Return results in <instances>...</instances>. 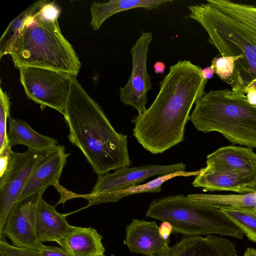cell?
<instances>
[{
	"mask_svg": "<svg viewBox=\"0 0 256 256\" xmlns=\"http://www.w3.org/2000/svg\"><path fill=\"white\" fill-rule=\"evenodd\" d=\"M20 82L27 97L40 105L52 108L63 116L74 74L33 66L19 68Z\"/></svg>",
	"mask_w": 256,
	"mask_h": 256,
	"instance_id": "52a82bcc",
	"label": "cell"
},
{
	"mask_svg": "<svg viewBox=\"0 0 256 256\" xmlns=\"http://www.w3.org/2000/svg\"><path fill=\"white\" fill-rule=\"evenodd\" d=\"M8 120L7 138L10 147L22 144L28 149L44 152L54 150L58 146L56 139L38 133L26 122L10 117Z\"/></svg>",
	"mask_w": 256,
	"mask_h": 256,
	"instance_id": "d6986e66",
	"label": "cell"
},
{
	"mask_svg": "<svg viewBox=\"0 0 256 256\" xmlns=\"http://www.w3.org/2000/svg\"><path fill=\"white\" fill-rule=\"evenodd\" d=\"M0 152L7 147L8 144L6 131L7 120L10 117V102L8 94L0 88Z\"/></svg>",
	"mask_w": 256,
	"mask_h": 256,
	"instance_id": "4316f807",
	"label": "cell"
},
{
	"mask_svg": "<svg viewBox=\"0 0 256 256\" xmlns=\"http://www.w3.org/2000/svg\"><path fill=\"white\" fill-rule=\"evenodd\" d=\"M52 150L12 152L6 169L0 176V232L30 176Z\"/></svg>",
	"mask_w": 256,
	"mask_h": 256,
	"instance_id": "ba28073f",
	"label": "cell"
},
{
	"mask_svg": "<svg viewBox=\"0 0 256 256\" xmlns=\"http://www.w3.org/2000/svg\"><path fill=\"white\" fill-rule=\"evenodd\" d=\"M64 116L69 140L82 151L98 176L131 164L127 135L114 130L100 106L75 75Z\"/></svg>",
	"mask_w": 256,
	"mask_h": 256,
	"instance_id": "7a4b0ae2",
	"label": "cell"
},
{
	"mask_svg": "<svg viewBox=\"0 0 256 256\" xmlns=\"http://www.w3.org/2000/svg\"><path fill=\"white\" fill-rule=\"evenodd\" d=\"M192 185L194 188H202L208 191H232L241 194L254 192L248 186L242 177L208 165L200 169V172L196 176Z\"/></svg>",
	"mask_w": 256,
	"mask_h": 256,
	"instance_id": "ac0fdd59",
	"label": "cell"
},
{
	"mask_svg": "<svg viewBox=\"0 0 256 256\" xmlns=\"http://www.w3.org/2000/svg\"><path fill=\"white\" fill-rule=\"evenodd\" d=\"M200 172V170L193 172L181 170L160 176L144 184L130 186L89 198L87 200L88 202V204L83 208L102 203L116 202L122 198L130 195L144 192H160L161 191L162 184L169 180L177 176H196Z\"/></svg>",
	"mask_w": 256,
	"mask_h": 256,
	"instance_id": "ffe728a7",
	"label": "cell"
},
{
	"mask_svg": "<svg viewBox=\"0 0 256 256\" xmlns=\"http://www.w3.org/2000/svg\"><path fill=\"white\" fill-rule=\"evenodd\" d=\"M102 256H105V255L104 254V255ZM110 256H114V254H112V255H110Z\"/></svg>",
	"mask_w": 256,
	"mask_h": 256,
	"instance_id": "836d02e7",
	"label": "cell"
},
{
	"mask_svg": "<svg viewBox=\"0 0 256 256\" xmlns=\"http://www.w3.org/2000/svg\"><path fill=\"white\" fill-rule=\"evenodd\" d=\"M0 256H42L39 252L10 244L4 236H0Z\"/></svg>",
	"mask_w": 256,
	"mask_h": 256,
	"instance_id": "83f0119b",
	"label": "cell"
},
{
	"mask_svg": "<svg viewBox=\"0 0 256 256\" xmlns=\"http://www.w3.org/2000/svg\"><path fill=\"white\" fill-rule=\"evenodd\" d=\"M166 68V64L160 61H158L154 64V70L155 74H164Z\"/></svg>",
	"mask_w": 256,
	"mask_h": 256,
	"instance_id": "d6a6232c",
	"label": "cell"
},
{
	"mask_svg": "<svg viewBox=\"0 0 256 256\" xmlns=\"http://www.w3.org/2000/svg\"><path fill=\"white\" fill-rule=\"evenodd\" d=\"M242 58L241 54L233 56L216 57L212 60L210 66L221 80L232 86L235 62Z\"/></svg>",
	"mask_w": 256,
	"mask_h": 256,
	"instance_id": "484cf974",
	"label": "cell"
},
{
	"mask_svg": "<svg viewBox=\"0 0 256 256\" xmlns=\"http://www.w3.org/2000/svg\"><path fill=\"white\" fill-rule=\"evenodd\" d=\"M207 2L229 16L256 29V6L228 0H207Z\"/></svg>",
	"mask_w": 256,
	"mask_h": 256,
	"instance_id": "cb8c5ba5",
	"label": "cell"
},
{
	"mask_svg": "<svg viewBox=\"0 0 256 256\" xmlns=\"http://www.w3.org/2000/svg\"><path fill=\"white\" fill-rule=\"evenodd\" d=\"M70 154L66 152L64 146L58 145L36 168L17 201L50 186H54L60 194L58 204L69 200L71 192L62 187L59 181Z\"/></svg>",
	"mask_w": 256,
	"mask_h": 256,
	"instance_id": "7c38bea8",
	"label": "cell"
},
{
	"mask_svg": "<svg viewBox=\"0 0 256 256\" xmlns=\"http://www.w3.org/2000/svg\"><path fill=\"white\" fill-rule=\"evenodd\" d=\"M68 214L58 212L55 208L42 198L40 200L36 210V232L40 243L56 242L57 243L70 233L74 226L67 222Z\"/></svg>",
	"mask_w": 256,
	"mask_h": 256,
	"instance_id": "2e32d148",
	"label": "cell"
},
{
	"mask_svg": "<svg viewBox=\"0 0 256 256\" xmlns=\"http://www.w3.org/2000/svg\"><path fill=\"white\" fill-rule=\"evenodd\" d=\"M152 34L144 32L132 46V70L126 85L120 88V100L126 105L134 107L138 112L146 110L147 94L152 88L151 78L147 71L148 46Z\"/></svg>",
	"mask_w": 256,
	"mask_h": 256,
	"instance_id": "30bf717a",
	"label": "cell"
},
{
	"mask_svg": "<svg viewBox=\"0 0 256 256\" xmlns=\"http://www.w3.org/2000/svg\"><path fill=\"white\" fill-rule=\"evenodd\" d=\"M42 256H71L63 248L44 245L39 251Z\"/></svg>",
	"mask_w": 256,
	"mask_h": 256,
	"instance_id": "f1b7e54d",
	"label": "cell"
},
{
	"mask_svg": "<svg viewBox=\"0 0 256 256\" xmlns=\"http://www.w3.org/2000/svg\"><path fill=\"white\" fill-rule=\"evenodd\" d=\"M60 12L55 1L46 0L26 22L17 50L10 54L16 68L38 67L78 75L81 62L61 31Z\"/></svg>",
	"mask_w": 256,
	"mask_h": 256,
	"instance_id": "3957f363",
	"label": "cell"
},
{
	"mask_svg": "<svg viewBox=\"0 0 256 256\" xmlns=\"http://www.w3.org/2000/svg\"><path fill=\"white\" fill-rule=\"evenodd\" d=\"M201 70L186 60L170 66L150 107L132 120V135L146 150L162 154L183 142L190 110L205 94Z\"/></svg>",
	"mask_w": 256,
	"mask_h": 256,
	"instance_id": "6da1fadb",
	"label": "cell"
},
{
	"mask_svg": "<svg viewBox=\"0 0 256 256\" xmlns=\"http://www.w3.org/2000/svg\"><path fill=\"white\" fill-rule=\"evenodd\" d=\"M188 196L204 202L220 210H256V191L238 194H190Z\"/></svg>",
	"mask_w": 256,
	"mask_h": 256,
	"instance_id": "603a6c76",
	"label": "cell"
},
{
	"mask_svg": "<svg viewBox=\"0 0 256 256\" xmlns=\"http://www.w3.org/2000/svg\"><path fill=\"white\" fill-rule=\"evenodd\" d=\"M146 216L169 222L174 232L186 236L218 234L242 239L244 234L221 210L183 194L156 199Z\"/></svg>",
	"mask_w": 256,
	"mask_h": 256,
	"instance_id": "8992f818",
	"label": "cell"
},
{
	"mask_svg": "<svg viewBox=\"0 0 256 256\" xmlns=\"http://www.w3.org/2000/svg\"><path fill=\"white\" fill-rule=\"evenodd\" d=\"M244 94L246 95L248 102L256 106V80H253L246 87Z\"/></svg>",
	"mask_w": 256,
	"mask_h": 256,
	"instance_id": "f546056e",
	"label": "cell"
},
{
	"mask_svg": "<svg viewBox=\"0 0 256 256\" xmlns=\"http://www.w3.org/2000/svg\"><path fill=\"white\" fill-rule=\"evenodd\" d=\"M46 188L19 201L12 207L0 236L8 237L14 246L39 252L44 244L38 242L36 232L37 208Z\"/></svg>",
	"mask_w": 256,
	"mask_h": 256,
	"instance_id": "9c48e42d",
	"label": "cell"
},
{
	"mask_svg": "<svg viewBox=\"0 0 256 256\" xmlns=\"http://www.w3.org/2000/svg\"><path fill=\"white\" fill-rule=\"evenodd\" d=\"M102 240L94 228L74 226L58 244L71 256H102L106 251Z\"/></svg>",
	"mask_w": 256,
	"mask_h": 256,
	"instance_id": "e0dca14e",
	"label": "cell"
},
{
	"mask_svg": "<svg viewBox=\"0 0 256 256\" xmlns=\"http://www.w3.org/2000/svg\"><path fill=\"white\" fill-rule=\"evenodd\" d=\"M221 210L241 228L250 240L256 242V210L228 208Z\"/></svg>",
	"mask_w": 256,
	"mask_h": 256,
	"instance_id": "d4e9b609",
	"label": "cell"
},
{
	"mask_svg": "<svg viewBox=\"0 0 256 256\" xmlns=\"http://www.w3.org/2000/svg\"><path fill=\"white\" fill-rule=\"evenodd\" d=\"M214 73V71L211 66L206 67L201 70L202 75L206 80L212 78Z\"/></svg>",
	"mask_w": 256,
	"mask_h": 256,
	"instance_id": "1f68e13d",
	"label": "cell"
},
{
	"mask_svg": "<svg viewBox=\"0 0 256 256\" xmlns=\"http://www.w3.org/2000/svg\"><path fill=\"white\" fill-rule=\"evenodd\" d=\"M126 232L124 243L132 252L151 256L164 253L170 248V241L160 236L155 221L134 218L126 226Z\"/></svg>",
	"mask_w": 256,
	"mask_h": 256,
	"instance_id": "9a60e30c",
	"label": "cell"
},
{
	"mask_svg": "<svg viewBox=\"0 0 256 256\" xmlns=\"http://www.w3.org/2000/svg\"><path fill=\"white\" fill-rule=\"evenodd\" d=\"M206 165L242 177L256 191V154L250 148L229 146L208 154Z\"/></svg>",
	"mask_w": 256,
	"mask_h": 256,
	"instance_id": "4fadbf2b",
	"label": "cell"
},
{
	"mask_svg": "<svg viewBox=\"0 0 256 256\" xmlns=\"http://www.w3.org/2000/svg\"><path fill=\"white\" fill-rule=\"evenodd\" d=\"M189 120L198 131L217 132L233 144L256 148V106L244 94L210 90L196 102Z\"/></svg>",
	"mask_w": 256,
	"mask_h": 256,
	"instance_id": "5b68a950",
	"label": "cell"
},
{
	"mask_svg": "<svg viewBox=\"0 0 256 256\" xmlns=\"http://www.w3.org/2000/svg\"><path fill=\"white\" fill-rule=\"evenodd\" d=\"M186 16L194 20L206 30L208 42L222 56L242 58L235 62L232 90L244 94L253 80H256V29L219 11L208 2L188 6Z\"/></svg>",
	"mask_w": 256,
	"mask_h": 256,
	"instance_id": "277c9868",
	"label": "cell"
},
{
	"mask_svg": "<svg viewBox=\"0 0 256 256\" xmlns=\"http://www.w3.org/2000/svg\"><path fill=\"white\" fill-rule=\"evenodd\" d=\"M172 231V226L169 222H162L159 226L160 234L165 240L170 241V236Z\"/></svg>",
	"mask_w": 256,
	"mask_h": 256,
	"instance_id": "4dcf8cb0",
	"label": "cell"
},
{
	"mask_svg": "<svg viewBox=\"0 0 256 256\" xmlns=\"http://www.w3.org/2000/svg\"><path fill=\"white\" fill-rule=\"evenodd\" d=\"M172 0H111L107 2H94L90 6V25L94 30H98L110 16L122 11L141 8L148 10Z\"/></svg>",
	"mask_w": 256,
	"mask_h": 256,
	"instance_id": "44dd1931",
	"label": "cell"
},
{
	"mask_svg": "<svg viewBox=\"0 0 256 256\" xmlns=\"http://www.w3.org/2000/svg\"><path fill=\"white\" fill-rule=\"evenodd\" d=\"M151 256H239L236 246L222 236L208 235L184 237L165 252Z\"/></svg>",
	"mask_w": 256,
	"mask_h": 256,
	"instance_id": "5bb4252c",
	"label": "cell"
},
{
	"mask_svg": "<svg viewBox=\"0 0 256 256\" xmlns=\"http://www.w3.org/2000/svg\"><path fill=\"white\" fill-rule=\"evenodd\" d=\"M46 0L36 1L26 8L8 25L0 38V58L17 50L24 28L40 9Z\"/></svg>",
	"mask_w": 256,
	"mask_h": 256,
	"instance_id": "7402d4cb",
	"label": "cell"
},
{
	"mask_svg": "<svg viewBox=\"0 0 256 256\" xmlns=\"http://www.w3.org/2000/svg\"><path fill=\"white\" fill-rule=\"evenodd\" d=\"M186 166L182 162L169 165L149 164L132 168H118L112 174L98 176L92 192L88 194H76L75 198L88 200L96 196L112 192L132 185L139 184L145 180L154 176H163L184 170Z\"/></svg>",
	"mask_w": 256,
	"mask_h": 256,
	"instance_id": "8fae6325",
	"label": "cell"
}]
</instances>
